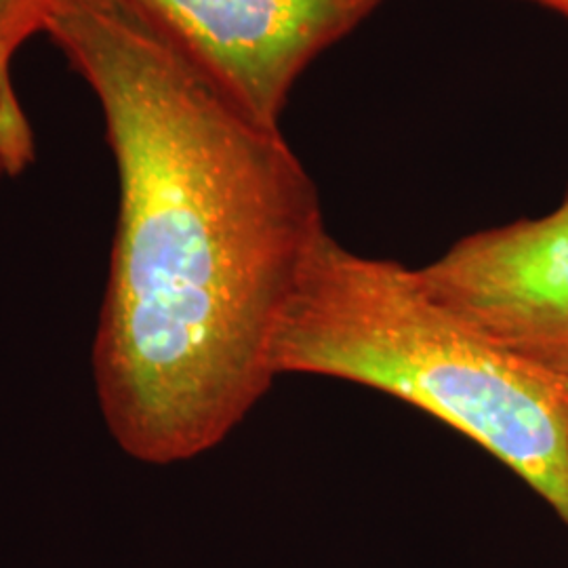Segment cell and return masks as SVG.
I'll return each mask as SVG.
<instances>
[{
    "label": "cell",
    "mask_w": 568,
    "mask_h": 568,
    "mask_svg": "<svg viewBox=\"0 0 568 568\" xmlns=\"http://www.w3.org/2000/svg\"><path fill=\"white\" fill-rule=\"evenodd\" d=\"M102 105L121 183L93 345L105 427L135 462L220 447L278 379L274 345L326 230L281 126L248 116L124 0H0Z\"/></svg>",
    "instance_id": "6da1fadb"
},
{
    "label": "cell",
    "mask_w": 568,
    "mask_h": 568,
    "mask_svg": "<svg viewBox=\"0 0 568 568\" xmlns=\"http://www.w3.org/2000/svg\"><path fill=\"white\" fill-rule=\"evenodd\" d=\"M274 368L424 410L501 462L568 527V382L440 302L419 270L328 234L284 314Z\"/></svg>",
    "instance_id": "7a4b0ae2"
},
{
    "label": "cell",
    "mask_w": 568,
    "mask_h": 568,
    "mask_svg": "<svg viewBox=\"0 0 568 568\" xmlns=\"http://www.w3.org/2000/svg\"><path fill=\"white\" fill-rule=\"evenodd\" d=\"M255 121L281 126L305 70L384 0H124Z\"/></svg>",
    "instance_id": "3957f363"
},
{
    "label": "cell",
    "mask_w": 568,
    "mask_h": 568,
    "mask_svg": "<svg viewBox=\"0 0 568 568\" xmlns=\"http://www.w3.org/2000/svg\"><path fill=\"white\" fill-rule=\"evenodd\" d=\"M419 272L440 302L568 382V192L546 215L469 234Z\"/></svg>",
    "instance_id": "277c9868"
},
{
    "label": "cell",
    "mask_w": 568,
    "mask_h": 568,
    "mask_svg": "<svg viewBox=\"0 0 568 568\" xmlns=\"http://www.w3.org/2000/svg\"><path fill=\"white\" fill-rule=\"evenodd\" d=\"M523 2H530V4H539L544 9H549L562 18L568 20V0H523Z\"/></svg>",
    "instance_id": "5b68a950"
}]
</instances>
